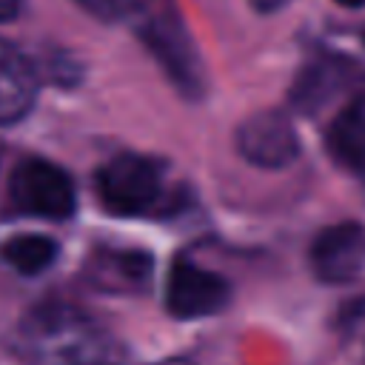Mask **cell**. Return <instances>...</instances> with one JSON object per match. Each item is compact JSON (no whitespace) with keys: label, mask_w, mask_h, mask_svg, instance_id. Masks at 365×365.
<instances>
[{"label":"cell","mask_w":365,"mask_h":365,"mask_svg":"<svg viewBox=\"0 0 365 365\" xmlns=\"http://www.w3.org/2000/svg\"><path fill=\"white\" fill-rule=\"evenodd\" d=\"M3 259L20 271V274H37L43 268H48L57 257V242L46 234H20L11 237L0 245Z\"/></svg>","instance_id":"7c38bea8"},{"label":"cell","mask_w":365,"mask_h":365,"mask_svg":"<svg viewBox=\"0 0 365 365\" xmlns=\"http://www.w3.org/2000/svg\"><path fill=\"white\" fill-rule=\"evenodd\" d=\"M154 271V259L145 251H100L88 259L86 277L94 288L111 294H134L148 285Z\"/></svg>","instance_id":"9c48e42d"},{"label":"cell","mask_w":365,"mask_h":365,"mask_svg":"<svg viewBox=\"0 0 365 365\" xmlns=\"http://www.w3.org/2000/svg\"><path fill=\"white\" fill-rule=\"evenodd\" d=\"M342 83V71L334 60H319V63H311L299 71L294 88H291V100L297 108L302 111H314L319 108Z\"/></svg>","instance_id":"8fae6325"},{"label":"cell","mask_w":365,"mask_h":365,"mask_svg":"<svg viewBox=\"0 0 365 365\" xmlns=\"http://www.w3.org/2000/svg\"><path fill=\"white\" fill-rule=\"evenodd\" d=\"M26 365H120V339L88 311L68 302H43L26 311L11 334Z\"/></svg>","instance_id":"6da1fadb"},{"label":"cell","mask_w":365,"mask_h":365,"mask_svg":"<svg viewBox=\"0 0 365 365\" xmlns=\"http://www.w3.org/2000/svg\"><path fill=\"white\" fill-rule=\"evenodd\" d=\"M97 197L111 214H145L163 197L160 165L143 154H117L97 171Z\"/></svg>","instance_id":"3957f363"},{"label":"cell","mask_w":365,"mask_h":365,"mask_svg":"<svg viewBox=\"0 0 365 365\" xmlns=\"http://www.w3.org/2000/svg\"><path fill=\"white\" fill-rule=\"evenodd\" d=\"M237 148L251 165L282 168L299 154V140L282 111H259L237 128Z\"/></svg>","instance_id":"8992f818"},{"label":"cell","mask_w":365,"mask_h":365,"mask_svg":"<svg viewBox=\"0 0 365 365\" xmlns=\"http://www.w3.org/2000/svg\"><path fill=\"white\" fill-rule=\"evenodd\" d=\"M74 3L100 20H120V17L125 20L128 11V0H74Z\"/></svg>","instance_id":"4fadbf2b"},{"label":"cell","mask_w":365,"mask_h":365,"mask_svg":"<svg viewBox=\"0 0 365 365\" xmlns=\"http://www.w3.org/2000/svg\"><path fill=\"white\" fill-rule=\"evenodd\" d=\"M9 197L23 214L46 220H66L77 202L74 182L66 174V168L40 157L23 160L11 171Z\"/></svg>","instance_id":"277c9868"},{"label":"cell","mask_w":365,"mask_h":365,"mask_svg":"<svg viewBox=\"0 0 365 365\" xmlns=\"http://www.w3.org/2000/svg\"><path fill=\"white\" fill-rule=\"evenodd\" d=\"M125 20L185 97L205 91V68L174 0H128Z\"/></svg>","instance_id":"7a4b0ae2"},{"label":"cell","mask_w":365,"mask_h":365,"mask_svg":"<svg viewBox=\"0 0 365 365\" xmlns=\"http://www.w3.org/2000/svg\"><path fill=\"white\" fill-rule=\"evenodd\" d=\"M328 151L351 174L365 180V97L351 100L328 125Z\"/></svg>","instance_id":"30bf717a"},{"label":"cell","mask_w":365,"mask_h":365,"mask_svg":"<svg viewBox=\"0 0 365 365\" xmlns=\"http://www.w3.org/2000/svg\"><path fill=\"white\" fill-rule=\"evenodd\" d=\"M23 0H0V23H11L20 14Z\"/></svg>","instance_id":"5bb4252c"},{"label":"cell","mask_w":365,"mask_h":365,"mask_svg":"<svg viewBox=\"0 0 365 365\" xmlns=\"http://www.w3.org/2000/svg\"><path fill=\"white\" fill-rule=\"evenodd\" d=\"M311 268L325 282H348L365 268V228L359 222H336L319 231L311 245Z\"/></svg>","instance_id":"52a82bcc"},{"label":"cell","mask_w":365,"mask_h":365,"mask_svg":"<svg viewBox=\"0 0 365 365\" xmlns=\"http://www.w3.org/2000/svg\"><path fill=\"white\" fill-rule=\"evenodd\" d=\"M248 3H251V9L259 11V14H274V11H279L288 0H248Z\"/></svg>","instance_id":"9a60e30c"},{"label":"cell","mask_w":365,"mask_h":365,"mask_svg":"<svg viewBox=\"0 0 365 365\" xmlns=\"http://www.w3.org/2000/svg\"><path fill=\"white\" fill-rule=\"evenodd\" d=\"M37 68L9 40L0 37V125L23 120L37 100Z\"/></svg>","instance_id":"ba28073f"},{"label":"cell","mask_w":365,"mask_h":365,"mask_svg":"<svg viewBox=\"0 0 365 365\" xmlns=\"http://www.w3.org/2000/svg\"><path fill=\"white\" fill-rule=\"evenodd\" d=\"M339 6H345V9H359V6H365V0H336Z\"/></svg>","instance_id":"2e32d148"},{"label":"cell","mask_w":365,"mask_h":365,"mask_svg":"<svg viewBox=\"0 0 365 365\" xmlns=\"http://www.w3.org/2000/svg\"><path fill=\"white\" fill-rule=\"evenodd\" d=\"M228 299H231V288L220 274L197 265L188 257H177L171 262L165 279V305L177 319H197L217 314L228 305Z\"/></svg>","instance_id":"5b68a950"},{"label":"cell","mask_w":365,"mask_h":365,"mask_svg":"<svg viewBox=\"0 0 365 365\" xmlns=\"http://www.w3.org/2000/svg\"><path fill=\"white\" fill-rule=\"evenodd\" d=\"M362 40H365V34H362Z\"/></svg>","instance_id":"e0dca14e"}]
</instances>
